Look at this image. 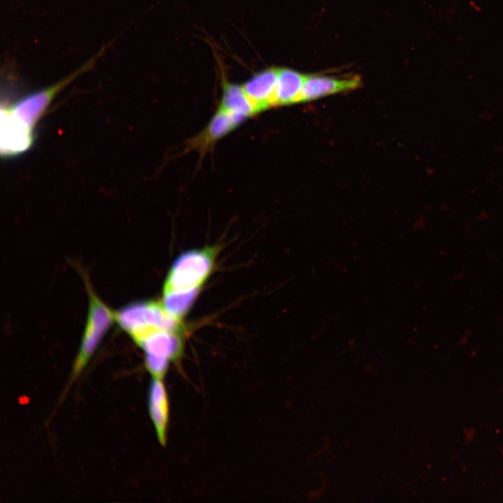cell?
I'll return each mask as SVG.
<instances>
[{
  "instance_id": "277c9868",
  "label": "cell",
  "mask_w": 503,
  "mask_h": 503,
  "mask_svg": "<svg viewBox=\"0 0 503 503\" xmlns=\"http://www.w3.org/2000/svg\"><path fill=\"white\" fill-rule=\"evenodd\" d=\"M184 333L159 330L136 342L144 351L146 368L153 377L162 379L169 363L181 356L184 351Z\"/></svg>"
},
{
  "instance_id": "30bf717a",
  "label": "cell",
  "mask_w": 503,
  "mask_h": 503,
  "mask_svg": "<svg viewBox=\"0 0 503 503\" xmlns=\"http://www.w3.org/2000/svg\"><path fill=\"white\" fill-rule=\"evenodd\" d=\"M152 421L161 444L165 443L168 421V401L162 379L152 378L148 395Z\"/></svg>"
},
{
  "instance_id": "52a82bcc",
  "label": "cell",
  "mask_w": 503,
  "mask_h": 503,
  "mask_svg": "<svg viewBox=\"0 0 503 503\" xmlns=\"http://www.w3.org/2000/svg\"><path fill=\"white\" fill-rule=\"evenodd\" d=\"M33 131L24 126L8 108L1 109V154L8 157L27 151L33 143Z\"/></svg>"
},
{
  "instance_id": "7a4b0ae2",
  "label": "cell",
  "mask_w": 503,
  "mask_h": 503,
  "mask_svg": "<svg viewBox=\"0 0 503 503\" xmlns=\"http://www.w3.org/2000/svg\"><path fill=\"white\" fill-rule=\"evenodd\" d=\"M121 327L137 342L159 330L184 331L182 321L171 316L161 302L144 301L128 305L115 314Z\"/></svg>"
},
{
  "instance_id": "9c48e42d",
  "label": "cell",
  "mask_w": 503,
  "mask_h": 503,
  "mask_svg": "<svg viewBox=\"0 0 503 503\" xmlns=\"http://www.w3.org/2000/svg\"><path fill=\"white\" fill-rule=\"evenodd\" d=\"M361 83L358 77L340 79L319 75H306L300 103L351 91L358 88Z\"/></svg>"
},
{
  "instance_id": "7c38bea8",
  "label": "cell",
  "mask_w": 503,
  "mask_h": 503,
  "mask_svg": "<svg viewBox=\"0 0 503 503\" xmlns=\"http://www.w3.org/2000/svg\"><path fill=\"white\" fill-rule=\"evenodd\" d=\"M221 86L222 96L218 108L228 113L241 115L247 119L256 114L242 85L230 82L223 75Z\"/></svg>"
},
{
  "instance_id": "6da1fadb",
  "label": "cell",
  "mask_w": 503,
  "mask_h": 503,
  "mask_svg": "<svg viewBox=\"0 0 503 503\" xmlns=\"http://www.w3.org/2000/svg\"><path fill=\"white\" fill-rule=\"evenodd\" d=\"M217 254V246L194 249L181 254L168 272L162 295L197 298L212 272Z\"/></svg>"
},
{
  "instance_id": "8fae6325",
  "label": "cell",
  "mask_w": 503,
  "mask_h": 503,
  "mask_svg": "<svg viewBox=\"0 0 503 503\" xmlns=\"http://www.w3.org/2000/svg\"><path fill=\"white\" fill-rule=\"evenodd\" d=\"M305 75L291 68H278L275 106L300 103Z\"/></svg>"
},
{
  "instance_id": "ba28073f",
  "label": "cell",
  "mask_w": 503,
  "mask_h": 503,
  "mask_svg": "<svg viewBox=\"0 0 503 503\" xmlns=\"http://www.w3.org/2000/svg\"><path fill=\"white\" fill-rule=\"evenodd\" d=\"M278 68H268L254 75L242 87L256 113L275 106Z\"/></svg>"
},
{
  "instance_id": "5b68a950",
  "label": "cell",
  "mask_w": 503,
  "mask_h": 503,
  "mask_svg": "<svg viewBox=\"0 0 503 503\" xmlns=\"http://www.w3.org/2000/svg\"><path fill=\"white\" fill-rule=\"evenodd\" d=\"M88 318L78 356L73 367L78 374L87 363L115 317L110 309L94 293H90Z\"/></svg>"
},
{
  "instance_id": "3957f363",
  "label": "cell",
  "mask_w": 503,
  "mask_h": 503,
  "mask_svg": "<svg viewBox=\"0 0 503 503\" xmlns=\"http://www.w3.org/2000/svg\"><path fill=\"white\" fill-rule=\"evenodd\" d=\"M105 50L103 48L96 54L67 77L44 89L36 91L17 101L8 108L13 116L28 129L33 131L39 119L43 116L50 103L70 83L82 74L90 71L96 60Z\"/></svg>"
},
{
  "instance_id": "8992f818",
  "label": "cell",
  "mask_w": 503,
  "mask_h": 503,
  "mask_svg": "<svg viewBox=\"0 0 503 503\" xmlns=\"http://www.w3.org/2000/svg\"><path fill=\"white\" fill-rule=\"evenodd\" d=\"M247 119L218 108L205 128L187 141L186 150H196L203 156L219 140Z\"/></svg>"
}]
</instances>
